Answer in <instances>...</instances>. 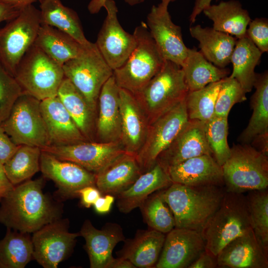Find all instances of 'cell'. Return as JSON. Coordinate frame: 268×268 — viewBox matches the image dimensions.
<instances>
[{
	"mask_svg": "<svg viewBox=\"0 0 268 268\" xmlns=\"http://www.w3.org/2000/svg\"><path fill=\"white\" fill-rule=\"evenodd\" d=\"M43 178L15 186L0 201V223L6 228L31 233L62 218V205L43 193Z\"/></svg>",
	"mask_w": 268,
	"mask_h": 268,
	"instance_id": "1",
	"label": "cell"
},
{
	"mask_svg": "<svg viewBox=\"0 0 268 268\" xmlns=\"http://www.w3.org/2000/svg\"><path fill=\"white\" fill-rule=\"evenodd\" d=\"M216 185L188 186L172 183L162 190L171 209L175 227L201 232L219 207L225 192Z\"/></svg>",
	"mask_w": 268,
	"mask_h": 268,
	"instance_id": "2",
	"label": "cell"
},
{
	"mask_svg": "<svg viewBox=\"0 0 268 268\" xmlns=\"http://www.w3.org/2000/svg\"><path fill=\"white\" fill-rule=\"evenodd\" d=\"M252 230L245 195L225 191L219 207L201 233L205 250L216 256L232 240Z\"/></svg>",
	"mask_w": 268,
	"mask_h": 268,
	"instance_id": "3",
	"label": "cell"
},
{
	"mask_svg": "<svg viewBox=\"0 0 268 268\" xmlns=\"http://www.w3.org/2000/svg\"><path fill=\"white\" fill-rule=\"evenodd\" d=\"M133 34L136 46L125 64L113 70V75L119 87L136 95L159 71L165 60L146 23L141 22Z\"/></svg>",
	"mask_w": 268,
	"mask_h": 268,
	"instance_id": "4",
	"label": "cell"
},
{
	"mask_svg": "<svg viewBox=\"0 0 268 268\" xmlns=\"http://www.w3.org/2000/svg\"><path fill=\"white\" fill-rule=\"evenodd\" d=\"M226 192L244 193L268 187V154L249 144H234L222 166Z\"/></svg>",
	"mask_w": 268,
	"mask_h": 268,
	"instance_id": "5",
	"label": "cell"
},
{
	"mask_svg": "<svg viewBox=\"0 0 268 268\" xmlns=\"http://www.w3.org/2000/svg\"><path fill=\"white\" fill-rule=\"evenodd\" d=\"M189 91L181 67L165 60L159 71L134 96L149 125L184 100Z\"/></svg>",
	"mask_w": 268,
	"mask_h": 268,
	"instance_id": "6",
	"label": "cell"
},
{
	"mask_svg": "<svg viewBox=\"0 0 268 268\" xmlns=\"http://www.w3.org/2000/svg\"><path fill=\"white\" fill-rule=\"evenodd\" d=\"M14 77L22 92L42 101L57 96L65 76L63 67L33 44L20 61Z\"/></svg>",
	"mask_w": 268,
	"mask_h": 268,
	"instance_id": "7",
	"label": "cell"
},
{
	"mask_svg": "<svg viewBox=\"0 0 268 268\" xmlns=\"http://www.w3.org/2000/svg\"><path fill=\"white\" fill-rule=\"evenodd\" d=\"M8 21L0 28V64L14 77L20 61L36 39L41 25L40 10L29 5Z\"/></svg>",
	"mask_w": 268,
	"mask_h": 268,
	"instance_id": "8",
	"label": "cell"
},
{
	"mask_svg": "<svg viewBox=\"0 0 268 268\" xmlns=\"http://www.w3.org/2000/svg\"><path fill=\"white\" fill-rule=\"evenodd\" d=\"M67 78L96 112L98 97L104 84L113 74L95 43L85 46L77 57L63 65Z\"/></svg>",
	"mask_w": 268,
	"mask_h": 268,
	"instance_id": "9",
	"label": "cell"
},
{
	"mask_svg": "<svg viewBox=\"0 0 268 268\" xmlns=\"http://www.w3.org/2000/svg\"><path fill=\"white\" fill-rule=\"evenodd\" d=\"M1 125L17 145H27L41 149L50 145L40 101L29 94L22 93Z\"/></svg>",
	"mask_w": 268,
	"mask_h": 268,
	"instance_id": "10",
	"label": "cell"
},
{
	"mask_svg": "<svg viewBox=\"0 0 268 268\" xmlns=\"http://www.w3.org/2000/svg\"><path fill=\"white\" fill-rule=\"evenodd\" d=\"M185 100L149 125L143 144L136 154L142 173L154 165L188 121Z\"/></svg>",
	"mask_w": 268,
	"mask_h": 268,
	"instance_id": "11",
	"label": "cell"
},
{
	"mask_svg": "<svg viewBox=\"0 0 268 268\" xmlns=\"http://www.w3.org/2000/svg\"><path fill=\"white\" fill-rule=\"evenodd\" d=\"M68 228V219L61 218L33 233V259L43 268H57L73 250L80 234Z\"/></svg>",
	"mask_w": 268,
	"mask_h": 268,
	"instance_id": "12",
	"label": "cell"
},
{
	"mask_svg": "<svg viewBox=\"0 0 268 268\" xmlns=\"http://www.w3.org/2000/svg\"><path fill=\"white\" fill-rule=\"evenodd\" d=\"M104 8L107 15L98 34L95 43L103 58L114 70L127 60L136 44L134 34L126 31L120 24L114 0H106Z\"/></svg>",
	"mask_w": 268,
	"mask_h": 268,
	"instance_id": "13",
	"label": "cell"
},
{
	"mask_svg": "<svg viewBox=\"0 0 268 268\" xmlns=\"http://www.w3.org/2000/svg\"><path fill=\"white\" fill-rule=\"evenodd\" d=\"M41 150L61 160L76 163L94 174L126 152L120 141H85L66 145H49Z\"/></svg>",
	"mask_w": 268,
	"mask_h": 268,
	"instance_id": "14",
	"label": "cell"
},
{
	"mask_svg": "<svg viewBox=\"0 0 268 268\" xmlns=\"http://www.w3.org/2000/svg\"><path fill=\"white\" fill-rule=\"evenodd\" d=\"M168 6L153 5L147 16L146 25L156 46L165 60L182 67L187 55L180 26L172 20Z\"/></svg>",
	"mask_w": 268,
	"mask_h": 268,
	"instance_id": "15",
	"label": "cell"
},
{
	"mask_svg": "<svg viewBox=\"0 0 268 268\" xmlns=\"http://www.w3.org/2000/svg\"><path fill=\"white\" fill-rule=\"evenodd\" d=\"M205 250L200 232L174 228L167 233L156 268H188Z\"/></svg>",
	"mask_w": 268,
	"mask_h": 268,
	"instance_id": "16",
	"label": "cell"
},
{
	"mask_svg": "<svg viewBox=\"0 0 268 268\" xmlns=\"http://www.w3.org/2000/svg\"><path fill=\"white\" fill-rule=\"evenodd\" d=\"M40 168L43 176L55 182L59 193L66 198L78 196L81 188L96 186L95 174L73 162L61 160L41 150Z\"/></svg>",
	"mask_w": 268,
	"mask_h": 268,
	"instance_id": "17",
	"label": "cell"
},
{
	"mask_svg": "<svg viewBox=\"0 0 268 268\" xmlns=\"http://www.w3.org/2000/svg\"><path fill=\"white\" fill-rule=\"evenodd\" d=\"M205 124L189 120L169 146L158 156L156 162L166 171L169 167L196 156L213 155L206 139Z\"/></svg>",
	"mask_w": 268,
	"mask_h": 268,
	"instance_id": "18",
	"label": "cell"
},
{
	"mask_svg": "<svg viewBox=\"0 0 268 268\" xmlns=\"http://www.w3.org/2000/svg\"><path fill=\"white\" fill-rule=\"evenodd\" d=\"M255 92L250 105L253 113L247 127L240 134L242 144L254 147L268 154V72L257 73L254 84Z\"/></svg>",
	"mask_w": 268,
	"mask_h": 268,
	"instance_id": "19",
	"label": "cell"
},
{
	"mask_svg": "<svg viewBox=\"0 0 268 268\" xmlns=\"http://www.w3.org/2000/svg\"><path fill=\"white\" fill-rule=\"evenodd\" d=\"M79 234L85 241L84 247L90 268H109L114 258L113 249L118 243L126 239L119 224L108 222L98 229L89 219L84 221Z\"/></svg>",
	"mask_w": 268,
	"mask_h": 268,
	"instance_id": "20",
	"label": "cell"
},
{
	"mask_svg": "<svg viewBox=\"0 0 268 268\" xmlns=\"http://www.w3.org/2000/svg\"><path fill=\"white\" fill-rule=\"evenodd\" d=\"M121 112L120 141L128 153L136 155L144 141L149 123L136 97L119 87Z\"/></svg>",
	"mask_w": 268,
	"mask_h": 268,
	"instance_id": "21",
	"label": "cell"
},
{
	"mask_svg": "<svg viewBox=\"0 0 268 268\" xmlns=\"http://www.w3.org/2000/svg\"><path fill=\"white\" fill-rule=\"evenodd\" d=\"M222 268H268V252L257 240L253 231L227 244L216 256Z\"/></svg>",
	"mask_w": 268,
	"mask_h": 268,
	"instance_id": "22",
	"label": "cell"
},
{
	"mask_svg": "<svg viewBox=\"0 0 268 268\" xmlns=\"http://www.w3.org/2000/svg\"><path fill=\"white\" fill-rule=\"evenodd\" d=\"M166 171L172 183L188 186L224 187L222 166L210 154L190 158L168 167Z\"/></svg>",
	"mask_w": 268,
	"mask_h": 268,
	"instance_id": "23",
	"label": "cell"
},
{
	"mask_svg": "<svg viewBox=\"0 0 268 268\" xmlns=\"http://www.w3.org/2000/svg\"><path fill=\"white\" fill-rule=\"evenodd\" d=\"M50 145H66L88 141L56 96L40 101Z\"/></svg>",
	"mask_w": 268,
	"mask_h": 268,
	"instance_id": "24",
	"label": "cell"
},
{
	"mask_svg": "<svg viewBox=\"0 0 268 268\" xmlns=\"http://www.w3.org/2000/svg\"><path fill=\"white\" fill-rule=\"evenodd\" d=\"M95 134L101 142L120 141L121 112L119 87L112 75L100 91Z\"/></svg>",
	"mask_w": 268,
	"mask_h": 268,
	"instance_id": "25",
	"label": "cell"
},
{
	"mask_svg": "<svg viewBox=\"0 0 268 268\" xmlns=\"http://www.w3.org/2000/svg\"><path fill=\"white\" fill-rule=\"evenodd\" d=\"M142 174L136 155L125 152L95 174V185L102 195L116 197Z\"/></svg>",
	"mask_w": 268,
	"mask_h": 268,
	"instance_id": "26",
	"label": "cell"
},
{
	"mask_svg": "<svg viewBox=\"0 0 268 268\" xmlns=\"http://www.w3.org/2000/svg\"><path fill=\"white\" fill-rule=\"evenodd\" d=\"M172 183L166 171L156 162L129 188L116 196L117 207L122 213H129L139 207L150 195L167 188Z\"/></svg>",
	"mask_w": 268,
	"mask_h": 268,
	"instance_id": "27",
	"label": "cell"
},
{
	"mask_svg": "<svg viewBox=\"0 0 268 268\" xmlns=\"http://www.w3.org/2000/svg\"><path fill=\"white\" fill-rule=\"evenodd\" d=\"M165 236V234L150 228L137 230L133 238L125 240L123 247L117 255L128 260L135 268H155Z\"/></svg>",
	"mask_w": 268,
	"mask_h": 268,
	"instance_id": "28",
	"label": "cell"
},
{
	"mask_svg": "<svg viewBox=\"0 0 268 268\" xmlns=\"http://www.w3.org/2000/svg\"><path fill=\"white\" fill-rule=\"evenodd\" d=\"M189 31L191 36L199 42L200 52L206 60L220 68H225L229 64L237 39L200 25L191 26Z\"/></svg>",
	"mask_w": 268,
	"mask_h": 268,
	"instance_id": "29",
	"label": "cell"
},
{
	"mask_svg": "<svg viewBox=\"0 0 268 268\" xmlns=\"http://www.w3.org/2000/svg\"><path fill=\"white\" fill-rule=\"evenodd\" d=\"M57 96L76 125L88 141H94L96 111L67 78L65 77L58 89Z\"/></svg>",
	"mask_w": 268,
	"mask_h": 268,
	"instance_id": "30",
	"label": "cell"
},
{
	"mask_svg": "<svg viewBox=\"0 0 268 268\" xmlns=\"http://www.w3.org/2000/svg\"><path fill=\"white\" fill-rule=\"evenodd\" d=\"M202 12L212 21L213 28L234 36L236 39L246 35L247 27L252 20L248 10L237 0L210 4Z\"/></svg>",
	"mask_w": 268,
	"mask_h": 268,
	"instance_id": "31",
	"label": "cell"
},
{
	"mask_svg": "<svg viewBox=\"0 0 268 268\" xmlns=\"http://www.w3.org/2000/svg\"><path fill=\"white\" fill-rule=\"evenodd\" d=\"M34 44L61 66L79 56L86 46L64 32L43 24L39 28Z\"/></svg>",
	"mask_w": 268,
	"mask_h": 268,
	"instance_id": "32",
	"label": "cell"
},
{
	"mask_svg": "<svg viewBox=\"0 0 268 268\" xmlns=\"http://www.w3.org/2000/svg\"><path fill=\"white\" fill-rule=\"evenodd\" d=\"M41 24L55 27L71 36L83 45L89 41L84 35L77 13L61 0H38Z\"/></svg>",
	"mask_w": 268,
	"mask_h": 268,
	"instance_id": "33",
	"label": "cell"
},
{
	"mask_svg": "<svg viewBox=\"0 0 268 268\" xmlns=\"http://www.w3.org/2000/svg\"><path fill=\"white\" fill-rule=\"evenodd\" d=\"M262 53L246 35L237 39L230 58L233 70L229 76L237 80L247 93L252 91L256 78V67Z\"/></svg>",
	"mask_w": 268,
	"mask_h": 268,
	"instance_id": "34",
	"label": "cell"
},
{
	"mask_svg": "<svg viewBox=\"0 0 268 268\" xmlns=\"http://www.w3.org/2000/svg\"><path fill=\"white\" fill-rule=\"evenodd\" d=\"M181 67L189 91L200 89L209 83L219 81L229 73L228 69L220 68L209 62L196 48H188Z\"/></svg>",
	"mask_w": 268,
	"mask_h": 268,
	"instance_id": "35",
	"label": "cell"
},
{
	"mask_svg": "<svg viewBox=\"0 0 268 268\" xmlns=\"http://www.w3.org/2000/svg\"><path fill=\"white\" fill-rule=\"evenodd\" d=\"M0 240V268H24L33 259L29 233L6 228Z\"/></svg>",
	"mask_w": 268,
	"mask_h": 268,
	"instance_id": "36",
	"label": "cell"
},
{
	"mask_svg": "<svg viewBox=\"0 0 268 268\" xmlns=\"http://www.w3.org/2000/svg\"><path fill=\"white\" fill-rule=\"evenodd\" d=\"M41 153L38 147L18 145L13 154L3 164L5 173L14 186L29 180L40 170Z\"/></svg>",
	"mask_w": 268,
	"mask_h": 268,
	"instance_id": "37",
	"label": "cell"
},
{
	"mask_svg": "<svg viewBox=\"0 0 268 268\" xmlns=\"http://www.w3.org/2000/svg\"><path fill=\"white\" fill-rule=\"evenodd\" d=\"M221 81L222 79L200 89L188 92L185 100L189 120L205 123L214 117Z\"/></svg>",
	"mask_w": 268,
	"mask_h": 268,
	"instance_id": "38",
	"label": "cell"
},
{
	"mask_svg": "<svg viewBox=\"0 0 268 268\" xmlns=\"http://www.w3.org/2000/svg\"><path fill=\"white\" fill-rule=\"evenodd\" d=\"M162 190L150 195L139 207L150 228L167 234L175 227L173 213L162 195Z\"/></svg>",
	"mask_w": 268,
	"mask_h": 268,
	"instance_id": "39",
	"label": "cell"
},
{
	"mask_svg": "<svg viewBox=\"0 0 268 268\" xmlns=\"http://www.w3.org/2000/svg\"><path fill=\"white\" fill-rule=\"evenodd\" d=\"M245 196L253 231L257 240L268 252V188L249 191Z\"/></svg>",
	"mask_w": 268,
	"mask_h": 268,
	"instance_id": "40",
	"label": "cell"
},
{
	"mask_svg": "<svg viewBox=\"0 0 268 268\" xmlns=\"http://www.w3.org/2000/svg\"><path fill=\"white\" fill-rule=\"evenodd\" d=\"M204 132L213 156L222 166L229 157L231 150L227 141L228 117L214 116L205 123Z\"/></svg>",
	"mask_w": 268,
	"mask_h": 268,
	"instance_id": "41",
	"label": "cell"
},
{
	"mask_svg": "<svg viewBox=\"0 0 268 268\" xmlns=\"http://www.w3.org/2000/svg\"><path fill=\"white\" fill-rule=\"evenodd\" d=\"M246 94L236 79L230 76L222 79L215 104L214 116L228 117L235 104L247 100Z\"/></svg>",
	"mask_w": 268,
	"mask_h": 268,
	"instance_id": "42",
	"label": "cell"
},
{
	"mask_svg": "<svg viewBox=\"0 0 268 268\" xmlns=\"http://www.w3.org/2000/svg\"><path fill=\"white\" fill-rule=\"evenodd\" d=\"M22 91L15 80L0 64V125L8 117Z\"/></svg>",
	"mask_w": 268,
	"mask_h": 268,
	"instance_id": "43",
	"label": "cell"
},
{
	"mask_svg": "<svg viewBox=\"0 0 268 268\" xmlns=\"http://www.w3.org/2000/svg\"><path fill=\"white\" fill-rule=\"evenodd\" d=\"M246 34L262 54L268 52V19L256 18L249 23Z\"/></svg>",
	"mask_w": 268,
	"mask_h": 268,
	"instance_id": "44",
	"label": "cell"
},
{
	"mask_svg": "<svg viewBox=\"0 0 268 268\" xmlns=\"http://www.w3.org/2000/svg\"><path fill=\"white\" fill-rule=\"evenodd\" d=\"M17 147L0 125V161L4 164L13 154Z\"/></svg>",
	"mask_w": 268,
	"mask_h": 268,
	"instance_id": "45",
	"label": "cell"
},
{
	"mask_svg": "<svg viewBox=\"0 0 268 268\" xmlns=\"http://www.w3.org/2000/svg\"><path fill=\"white\" fill-rule=\"evenodd\" d=\"M77 194L80 197L81 204L86 208L93 205L95 201L102 196L97 187L92 186L81 188L77 192Z\"/></svg>",
	"mask_w": 268,
	"mask_h": 268,
	"instance_id": "46",
	"label": "cell"
},
{
	"mask_svg": "<svg viewBox=\"0 0 268 268\" xmlns=\"http://www.w3.org/2000/svg\"><path fill=\"white\" fill-rule=\"evenodd\" d=\"M217 267L216 256L204 250L188 268H215Z\"/></svg>",
	"mask_w": 268,
	"mask_h": 268,
	"instance_id": "47",
	"label": "cell"
},
{
	"mask_svg": "<svg viewBox=\"0 0 268 268\" xmlns=\"http://www.w3.org/2000/svg\"><path fill=\"white\" fill-rule=\"evenodd\" d=\"M115 197L111 195H102L93 204L95 211L99 214L108 212L115 201Z\"/></svg>",
	"mask_w": 268,
	"mask_h": 268,
	"instance_id": "48",
	"label": "cell"
},
{
	"mask_svg": "<svg viewBox=\"0 0 268 268\" xmlns=\"http://www.w3.org/2000/svg\"><path fill=\"white\" fill-rule=\"evenodd\" d=\"M14 186L5 173L3 164L0 161V201L13 189Z\"/></svg>",
	"mask_w": 268,
	"mask_h": 268,
	"instance_id": "49",
	"label": "cell"
},
{
	"mask_svg": "<svg viewBox=\"0 0 268 268\" xmlns=\"http://www.w3.org/2000/svg\"><path fill=\"white\" fill-rule=\"evenodd\" d=\"M20 10L0 0V23L12 20L18 15Z\"/></svg>",
	"mask_w": 268,
	"mask_h": 268,
	"instance_id": "50",
	"label": "cell"
},
{
	"mask_svg": "<svg viewBox=\"0 0 268 268\" xmlns=\"http://www.w3.org/2000/svg\"><path fill=\"white\" fill-rule=\"evenodd\" d=\"M106 0H91L89 2L87 9L89 12L92 14L98 13L104 5ZM125 1L131 6H134L144 1L145 0H124Z\"/></svg>",
	"mask_w": 268,
	"mask_h": 268,
	"instance_id": "51",
	"label": "cell"
},
{
	"mask_svg": "<svg viewBox=\"0 0 268 268\" xmlns=\"http://www.w3.org/2000/svg\"><path fill=\"white\" fill-rule=\"evenodd\" d=\"M212 0H195L193 10L190 15L189 20L191 24L195 22L197 16L200 15L203 10L211 4Z\"/></svg>",
	"mask_w": 268,
	"mask_h": 268,
	"instance_id": "52",
	"label": "cell"
},
{
	"mask_svg": "<svg viewBox=\"0 0 268 268\" xmlns=\"http://www.w3.org/2000/svg\"><path fill=\"white\" fill-rule=\"evenodd\" d=\"M109 268H136L128 260L123 258H114Z\"/></svg>",
	"mask_w": 268,
	"mask_h": 268,
	"instance_id": "53",
	"label": "cell"
},
{
	"mask_svg": "<svg viewBox=\"0 0 268 268\" xmlns=\"http://www.w3.org/2000/svg\"><path fill=\"white\" fill-rule=\"evenodd\" d=\"M2 1L7 3L17 9L21 10L24 7L32 4L33 2L37 0H0Z\"/></svg>",
	"mask_w": 268,
	"mask_h": 268,
	"instance_id": "54",
	"label": "cell"
},
{
	"mask_svg": "<svg viewBox=\"0 0 268 268\" xmlns=\"http://www.w3.org/2000/svg\"><path fill=\"white\" fill-rule=\"evenodd\" d=\"M177 0H161V3L168 6L169 3L175 1Z\"/></svg>",
	"mask_w": 268,
	"mask_h": 268,
	"instance_id": "55",
	"label": "cell"
}]
</instances>
